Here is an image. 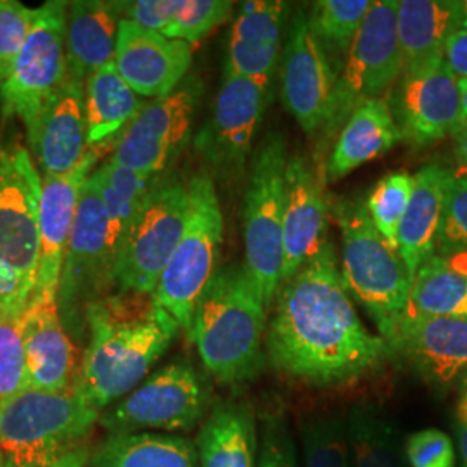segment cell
<instances>
[{"instance_id": "1", "label": "cell", "mask_w": 467, "mask_h": 467, "mask_svg": "<svg viewBox=\"0 0 467 467\" xmlns=\"http://www.w3.org/2000/svg\"><path fill=\"white\" fill-rule=\"evenodd\" d=\"M267 353L279 372L317 386L362 378L391 355L358 317L329 243L283 284Z\"/></svg>"}, {"instance_id": "2", "label": "cell", "mask_w": 467, "mask_h": 467, "mask_svg": "<svg viewBox=\"0 0 467 467\" xmlns=\"http://www.w3.org/2000/svg\"><path fill=\"white\" fill-rule=\"evenodd\" d=\"M88 345L77 376L85 400L102 412L142 383L179 333L152 295L118 291L85 310Z\"/></svg>"}, {"instance_id": "3", "label": "cell", "mask_w": 467, "mask_h": 467, "mask_svg": "<svg viewBox=\"0 0 467 467\" xmlns=\"http://www.w3.org/2000/svg\"><path fill=\"white\" fill-rule=\"evenodd\" d=\"M265 310L246 265L218 268L194 308L189 336L204 368L223 384L253 379L264 366Z\"/></svg>"}, {"instance_id": "4", "label": "cell", "mask_w": 467, "mask_h": 467, "mask_svg": "<svg viewBox=\"0 0 467 467\" xmlns=\"http://www.w3.org/2000/svg\"><path fill=\"white\" fill-rule=\"evenodd\" d=\"M100 412L77 384L26 388L0 403V467H47L84 443Z\"/></svg>"}, {"instance_id": "5", "label": "cell", "mask_w": 467, "mask_h": 467, "mask_svg": "<svg viewBox=\"0 0 467 467\" xmlns=\"http://www.w3.org/2000/svg\"><path fill=\"white\" fill-rule=\"evenodd\" d=\"M333 213L343 243V283L376 322L379 336L388 341L407 314L412 277L400 254L376 231L366 202L336 201Z\"/></svg>"}, {"instance_id": "6", "label": "cell", "mask_w": 467, "mask_h": 467, "mask_svg": "<svg viewBox=\"0 0 467 467\" xmlns=\"http://www.w3.org/2000/svg\"><path fill=\"white\" fill-rule=\"evenodd\" d=\"M187 189L189 213L184 234L152 296L189 334L198 300L218 270L223 215L212 177L198 175Z\"/></svg>"}, {"instance_id": "7", "label": "cell", "mask_w": 467, "mask_h": 467, "mask_svg": "<svg viewBox=\"0 0 467 467\" xmlns=\"http://www.w3.org/2000/svg\"><path fill=\"white\" fill-rule=\"evenodd\" d=\"M399 0H376L355 38L350 56L334 87L327 119L320 130L324 140L341 132L351 113L366 100L386 99L403 71L399 28Z\"/></svg>"}, {"instance_id": "8", "label": "cell", "mask_w": 467, "mask_h": 467, "mask_svg": "<svg viewBox=\"0 0 467 467\" xmlns=\"http://www.w3.org/2000/svg\"><path fill=\"white\" fill-rule=\"evenodd\" d=\"M287 148L281 134L274 132L260 144L244 196V248L246 268L270 305L283 284L284 184Z\"/></svg>"}, {"instance_id": "9", "label": "cell", "mask_w": 467, "mask_h": 467, "mask_svg": "<svg viewBox=\"0 0 467 467\" xmlns=\"http://www.w3.org/2000/svg\"><path fill=\"white\" fill-rule=\"evenodd\" d=\"M208 401L210 389L198 370L173 362L100 414L99 422L109 434L189 431L204 418Z\"/></svg>"}, {"instance_id": "10", "label": "cell", "mask_w": 467, "mask_h": 467, "mask_svg": "<svg viewBox=\"0 0 467 467\" xmlns=\"http://www.w3.org/2000/svg\"><path fill=\"white\" fill-rule=\"evenodd\" d=\"M187 213V185L177 179H161L118 254V291L154 295L160 277L184 234Z\"/></svg>"}, {"instance_id": "11", "label": "cell", "mask_w": 467, "mask_h": 467, "mask_svg": "<svg viewBox=\"0 0 467 467\" xmlns=\"http://www.w3.org/2000/svg\"><path fill=\"white\" fill-rule=\"evenodd\" d=\"M67 2L63 0H50L38 7L34 28L0 88L2 117L21 119L26 132L44 104L67 80Z\"/></svg>"}, {"instance_id": "12", "label": "cell", "mask_w": 467, "mask_h": 467, "mask_svg": "<svg viewBox=\"0 0 467 467\" xmlns=\"http://www.w3.org/2000/svg\"><path fill=\"white\" fill-rule=\"evenodd\" d=\"M117 251L111 239L109 220L100 200L99 189L90 173L85 181L75 225L67 243L57 305L61 318L73 317L117 287Z\"/></svg>"}, {"instance_id": "13", "label": "cell", "mask_w": 467, "mask_h": 467, "mask_svg": "<svg viewBox=\"0 0 467 467\" xmlns=\"http://www.w3.org/2000/svg\"><path fill=\"white\" fill-rule=\"evenodd\" d=\"M201 90L200 82L187 77L173 92L146 102L118 137L109 161L140 175H161L189 140Z\"/></svg>"}, {"instance_id": "14", "label": "cell", "mask_w": 467, "mask_h": 467, "mask_svg": "<svg viewBox=\"0 0 467 467\" xmlns=\"http://www.w3.org/2000/svg\"><path fill=\"white\" fill-rule=\"evenodd\" d=\"M42 179L19 140L0 142V262L36 287Z\"/></svg>"}, {"instance_id": "15", "label": "cell", "mask_w": 467, "mask_h": 467, "mask_svg": "<svg viewBox=\"0 0 467 467\" xmlns=\"http://www.w3.org/2000/svg\"><path fill=\"white\" fill-rule=\"evenodd\" d=\"M386 102L401 139L418 148L457 134L462 125L461 87L445 57L403 67Z\"/></svg>"}, {"instance_id": "16", "label": "cell", "mask_w": 467, "mask_h": 467, "mask_svg": "<svg viewBox=\"0 0 467 467\" xmlns=\"http://www.w3.org/2000/svg\"><path fill=\"white\" fill-rule=\"evenodd\" d=\"M337 73L298 9L291 19L284 46L281 94L284 106L306 135L320 134L333 100Z\"/></svg>"}, {"instance_id": "17", "label": "cell", "mask_w": 467, "mask_h": 467, "mask_svg": "<svg viewBox=\"0 0 467 467\" xmlns=\"http://www.w3.org/2000/svg\"><path fill=\"white\" fill-rule=\"evenodd\" d=\"M268 85L223 73V82L210 119L202 125L194 148L222 173L241 170L267 106Z\"/></svg>"}, {"instance_id": "18", "label": "cell", "mask_w": 467, "mask_h": 467, "mask_svg": "<svg viewBox=\"0 0 467 467\" xmlns=\"http://www.w3.org/2000/svg\"><path fill=\"white\" fill-rule=\"evenodd\" d=\"M115 146L88 148L80 165L61 177L42 179L40 201V243L36 267V296H57L67 243L75 225L78 201L85 181L94 171L100 158L113 152Z\"/></svg>"}, {"instance_id": "19", "label": "cell", "mask_w": 467, "mask_h": 467, "mask_svg": "<svg viewBox=\"0 0 467 467\" xmlns=\"http://www.w3.org/2000/svg\"><path fill=\"white\" fill-rule=\"evenodd\" d=\"M327 218L329 201L320 177L303 156H289L284 184L283 284L327 244Z\"/></svg>"}, {"instance_id": "20", "label": "cell", "mask_w": 467, "mask_h": 467, "mask_svg": "<svg viewBox=\"0 0 467 467\" xmlns=\"http://www.w3.org/2000/svg\"><path fill=\"white\" fill-rule=\"evenodd\" d=\"M113 63L135 94L160 99L187 78L192 47L182 40H170L146 30L130 19H121Z\"/></svg>"}, {"instance_id": "21", "label": "cell", "mask_w": 467, "mask_h": 467, "mask_svg": "<svg viewBox=\"0 0 467 467\" xmlns=\"http://www.w3.org/2000/svg\"><path fill=\"white\" fill-rule=\"evenodd\" d=\"M386 343L433 386L467 376V318L405 314Z\"/></svg>"}, {"instance_id": "22", "label": "cell", "mask_w": 467, "mask_h": 467, "mask_svg": "<svg viewBox=\"0 0 467 467\" xmlns=\"http://www.w3.org/2000/svg\"><path fill=\"white\" fill-rule=\"evenodd\" d=\"M35 165L44 177H61L78 167L87 154L85 84L67 77L26 132Z\"/></svg>"}, {"instance_id": "23", "label": "cell", "mask_w": 467, "mask_h": 467, "mask_svg": "<svg viewBox=\"0 0 467 467\" xmlns=\"http://www.w3.org/2000/svg\"><path fill=\"white\" fill-rule=\"evenodd\" d=\"M25 353L28 388L63 391L77 381L80 366L57 296H32L25 316Z\"/></svg>"}, {"instance_id": "24", "label": "cell", "mask_w": 467, "mask_h": 467, "mask_svg": "<svg viewBox=\"0 0 467 467\" xmlns=\"http://www.w3.org/2000/svg\"><path fill=\"white\" fill-rule=\"evenodd\" d=\"M285 4L279 0H248L234 21L223 73L258 84L272 80L283 35Z\"/></svg>"}, {"instance_id": "25", "label": "cell", "mask_w": 467, "mask_h": 467, "mask_svg": "<svg viewBox=\"0 0 467 467\" xmlns=\"http://www.w3.org/2000/svg\"><path fill=\"white\" fill-rule=\"evenodd\" d=\"M127 2L77 0L67 9V77L85 84L100 67L115 61L118 28Z\"/></svg>"}, {"instance_id": "26", "label": "cell", "mask_w": 467, "mask_h": 467, "mask_svg": "<svg viewBox=\"0 0 467 467\" xmlns=\"http://www.w3.org/2000/svg\"><path fill=\"white\" fill-rule=\"evenodd\" d=\"M401 140L400 129L386 99L362 102L336 137L326 163L329 182L347 177L368 161L379 158Z\"/></svg>"}, {"instance_id": "27", "label": "cell", "mask_w": 467, "mask_h": 467, "mask_svg": "<svg viewBox=\"0 0 467 467\" xmlns=\"http://www.w3.org/2000/svg\"><path fill=\"white\" fill-rule=\"evenodd\" d=\"M449 175L451 170L440 165L420 168L414 175L412 198L399 231V254L412 281L419 268L436 254Z\"/></svg>"}, {"instance_id": "28", "label": "cell", "mask_w": 467, "mask_h": 467, "mask_svg": "<svg viewBox=\"0 0 467 467\" xmlns=\"http://www.w3.org/2000/svg\"><path fill=\"white\" fill-rule=\"evenodd\" d=\"M256 420L248 405L218 403L198 434L200 467H256Z\"/></svg>"}, {"instance_id": "29", "label": "cell", "mask_w": 467, "mask_h": 467, "mask_svg": "<svg viewBox=\"0 0 467 467\" xmlns=\"http://www.w3.org/2000/svg\"><path fill=\"white\" fill-rule=\"evenodd\" d=\"M146 102L119 77L115 63L92 73L85 82L87 146H115Z\"/></svg>"}, {"instance_id": "30", "label": "cell", "mask_w": 467, "mask_h": 467, "mask_svg": "<svg viewBox=\"0 0 467 467\" xmlns=\"http://www.w3.org/2000/svg\"><path fill=\"white\" fill-rule=\"evenodd\" d=\"M397 28L403 67L443 57L449 36L461 28L457 0H399Z\"/></svg>"}, {"instance_id": "31", "label": "cell", "mask_w": 467, "mask_h": 467, "mask_svg": "<svg viewBox=\"0 0 467 467\" xmlns=\"http://www.w3.org/2000/svg\"><path fill=\"white\" fill-rule=\"evenodd\" d=\"M407 314L467 318V256L434 254L419 268Z\"/></svg>"}, {"instance_id": "32", "label": "cell", "mask_w": 467, "mask_h": 467, "mask_svg": "<svg viewBox=\"0 0 467 467\" xmlns=\"http://www.w3.org/2000/svg\"><path fill=\"white\" fill-rule=\"evenodd\" d=\"M94 467H200L192 441L161 433L109 434Z\"/></svg>"}, {"instance_id": "33", "label": "cell", "mask_w": 467, "mask_h": 467, "mask_svg": "<svg viewBox=\"0 0 467 467\" xmlns=\"http://www.w3.org/2000/svg\"><path fill=\"white\" fill-rule=\"evenodd\" d=\"M99 189L100 200L109 220L111 239L117 251V260L121 246L130 233L137 217L150 200V192L163 179L161 175H140L132 170L119 167L113 161L102 163L92 171Z\"/></svg>"}, {"instance_id": "34", "label": "cell", "mask_w": 467, "mask_h": 467, "mask_svg": "<svg viewBox=\"0 0 467 467\" xmlns=\"http://www.w3.org/2000/svg\"><path fill=\"white\" fill-rule=\"evenodd\" d=\"M372 0H318L312 4L308 26L334 71L341 73Z\"/></svg>"}, {"instance_id": "35", "label": "cell", "mask_w": 467, "mask_h": 467, "mask_svg": "<svg viewBox=\"0 0 467 467\" xmlns=\"http://www.w3.org/2000/svg\"><path fill=\"white\" fill-rule=\"evenodd\" d=\"M351 467H405L391 424L374 410L358 407L347 420Z\"/></svg>"}, {"instance_id": "36", "label": "cell", "mask_w": 467, "mask_h": 467, "mask_svg": "<svg viewBox=\"0 0 467 467\" xmlns=\"http://www.w3.org/2000/svg\"><path fill=\"white\" fill-rule=\"evenodd\" d=\"M414 191V175L393 171L370 191L366 208L384 243L399 253V231Z\"/></svg>"}, {"instance_id": "37", "label": "cell", "mask_w": 467, "mask_h": 467, "mask_svg": "<svg viewBox=\"0 0 467 467\" xmlns=\"http://www.w3.org/2000/svg\"><path fill=\"white\" fill-rule=\"evenodd\" d=\"M30 303L0 314V403L28 388L25 353V316Z\"/></svg>"}, {"instance_id": "38", "label": "cell", "mask_w": 467, "mask_h": 467, "mask_svg": "<svg viewBox=\"0 0 467 467\" xmlns=\"http://www.w3.org/2000/svg\"><path fill=\"white\" fill-rule=\"evenodd\" d=\"M233 11L231 0H175L170 23L161 35L192 47L225 23Z\"/></svg>"}, {"instance_id": "39", "label": "cell", "mask_w": 467, "mask_h": 467, "mask_svg": "<svg viewBox=\"0 0 467 467\" xmlns=\"http://www.w3.org/2000/svg\"><path fill=\"white\" fill-rule=\"evenodd\" d=\"M305 467H351L347 422L318 418L301 426Z\"/></svg>"}, {"instance_id": "40", "label": "cell", "mask_w": 467, "mask_h": 467, "mask_svg": "<svg viewBox=\"0 0 467 467\" xmlns=\"http://www.w3.org/2000/svg\"><path fill=\"white\" fill-rule=\"evenodd\" d=\"M438 256H467V179L451 171L436 239Z\"/></svg>"}, {"instance_id": "41", "label": "cell", "mask_w": 467, "mask_h": 467, "mask_svg": "<svg viewBox=\"0 0 467 467\" xmlns=\"http://www.w3.org/2000/svg\"><path fill=\"white\" fill-rule=\"evenodd\" d=\"M36 11L17 0H0V88L34 28Z\"/></svg>"}, {"instance_id": "42", "label": "cell", "mask_w": 467, "mask_h": 467, "mask_svg": "<svg viewBox=\"0 0 467 467\" xmlns=\"http://www.w3.org/2000/svg\"><path fill=\"white\" fill-rule=\"evenodd\" d=\"M256 467H298L295 441L281 414L264 419Z\"/></svg>"}, {"instance_id": "43", "label": "cell", "mask_w": 467, "mask_h": 467, "mask_svg": "<svg viewBox=\"0 0 467 467\" xmlns=\"http://www.w3.org/2000/svg\"><path fill=\"white\" fill-rule=\"evenodd\" d=\"M405 459L410 467H455L451 440L438 430L410 434L405 443Z\"/></svg>"}, {"instance_id": "44", "label": "cell", "mask_w": 467, "mask_h": 467, "mask_svg": "<svg viewBox=\"0 0 467 467\" xmlns=\"http://www.w3.org/2000/svg\"><path fill=\"white\" fill-rule=\"evenodd\" d=\"M35 289L7 264L0 262V314L16 305L30 303Z\"/></svg>"}, {"instance_id": "45", "label": "cell", "mask_w": 467, "mask_h": 467, "mask_svg": "<svg viewBox=\"0 0 467 467\" xmlns=\"http://www.w3.org/2000/svg\"><path fill=\"white\" fill-rule=\"evenodd\" d=\"M443 57L457 80H467V28H457L449 36Z\"/></svg>"}, {"instance_id": "46", "label": "cell", "mask_w": 467, "mask_h": 467, "mask_svg": "<svg viewBox=\"0 0 467 467\" xmlns=\"http://www.w3.org/2000/svg\"><path fill=\"white\" fill-rule=\"evenodd\" d=\"M88 459H90V447L87 443H82L80 447L63 455L61 459H57L47 467H85L88 464Z\"/></svg>"}, {"instance_id": "47", "label": "cell", "mask_w": 467, "mask_h": 467, "mask_svg": "<svg viewBox=\"0 0 467 467\" xmlns=\"http://www.w3.org/2000/svg\"><path fill=\"white\" fill-rule=\"evenodd\" d=\"M453 139H455V158L459 165L457 175H462L467 179V127L459 129V132L453 135Z\"/></svg>"}, {"instance_id": "48", "label": "cell", "mask_w": 467, "mask_h": 467, "mask_svg": "<svg viewBox=\"0 0 467 467\" xmlns=\"http://www.w3.org/2000/svg\"><path fill=\"white\" fill-rule=\"evenodd\" d=\"M459 449H461V467H467V424H461Z\"/></svg>"}, {"instance_id": "49", "label": "cell", "mask_w": 467, "mask_h": 467, "mask_svg": "<svg viewBox=\"0 0 467 467\" xmlns=\"http://www.w3.org/2000/svg\"><path fill=\"white\" fill-rule=\"evenodd\" d=\"M459 419L462 424H467V376L462 379V391H461V400H459Z\"/></svg>"}, {"instance_id": "50", "label": "cell", "mask_w": 467, "mask_h": 467, "mask_svg": "<svg viewBox=\"0 0 467 467\" xmlns=\"http://www.w3.org/2000/svg\"><path fill=\"white\" fill-rule=\"evenodd\" d=\"M459 87H461V96H462V125H461V129H462V127H467V80H459Z\"/></svg>"}, {"instance_id": "51", "label": "cell", "mask_w": 467, "mask_h": 467, "mask_svg": "<svg viewBox=\"0 0 467 467\" xmlns=\"http://www.w3.org/2000/svg\"><path fill=\"white\" fill-rule=\"evenodd\" d=\"M457 9H459L461 28H467V0H457Z\"/></svg>"}]
</instances>
